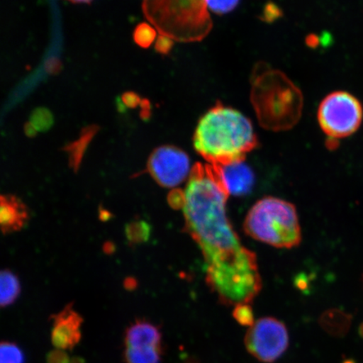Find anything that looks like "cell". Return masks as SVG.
I'll return each instance as SVG.
<instances>
[{"instance_id":"obj_25","label":"cell","mask_w":363,"mask_h":363,"mask_svg":"<svg viewBox=\"0 0 363 363\" xmlns=\"http://www.w3.org/2000/svg\"><path fill=\"white\" fill-rule=\"evenodd\" d=\"M69 1L76 4H88L93 1V0H69Z\"/></svg>"},{"instance_id":"obj_23","label":"cell","mask_w":363,"mask_h":363,"mask_svg":"<svg viewBox=\"0 0 363 363\" xmlns=\"http://www.w3.org/2000/svg\"><path fill=\"white\" fill-rule=\"evenodd\" d=\"M140 98L134 93H126L121 96V106L125 108H135L140 103Z\"/></svg>"},{"instance_id":"obj_6","label":"cell","mask_w":363,"mask_h":363,"mask_svg":"<svg viewBox=\"0 0 363 363\" xmlns=\"http://www.w3.org/2000/svg\"><path fill=\"white\" fill-rule=\"evenodd\" d=\"M249 354L257 360L272 363L287 351L289 344L288 329L282 321L272 317L257 320L249 328L244 339Z\"/></svg>"},{"instance_id":"obj_19","label":"cell","mask_w":363,"mask_h":363,"mask_svg":"<svg viewBox=\"0 0 363 363\" xmlns=\"http://www.w3.org/2000/svg\"><path fill=\"white\" fill-rule=\"evenodd\" d=\"M240 0H203L204 7L215 13H228L238 7Z\"/></svg>"},{"instance_id":"obj_11","label":"cell","mask_w":363,"mask_h":363,"mask_svg":"<svg viewBox=\"0 0 363 363\" xmlns=\"http://www.w3.org/2000/svg\"><path fill=\"white\" fill-rule=\"evenodd\" d=\"M26 204L13 195H2L0 206V225L4 234L20 230L28 220Z\"/></svg>"},{"instance_id":"obj_4","label":"cell","mask_w":363,"mask_h":363,"mask_svg":"<svg viewBox=\"0 0 363 363\" xmlns=\"http://www.w3.org/2000/svg\"><path fill=\"white\" fill-rule=\"evenodd\" d=\"M243 228L250 238L277 248L298 247L302 240L296 208L275 197H264L254 204Z\"/></svg>"},{"instance_id":"obj_22","label":"cell","mask_w":363,"mask_h":363,"mask_svg":"<svg viewBox=\"0 0 363 363\" xmlns=\"http://www.w3.org/2000/svg\"><path fill=\"white\" fill-rule=\"evenodd\" d=\"M169 202L172 207L183 208L184 204V192L179 189L172 191L169 196Z\"/></svg>"},{"instance_id":"obj_17","label":"cell","mask_w":363,"mask_h":363,"mask_svg":"<svg viewBox=\"0 0 363 363\" xmlns=\"http://www.w3.org/2000/svg\"><path fill=\"white\" fill-rule=\"evenodd\" d=\"M25 355L16 343L3 342L0 347V363H24Z\"/></svg>"},{"instance_id":"obj_10","label":"cell","mask_w":363,"mask_h":363,"mask_svg":"<svg viewBox=\"0 0 363 363\" xmlns=\"http://www.w3.org/2000/svg\"><path fill=\"white\" fill-rule=\"evenodd\" d=\"M125 348L135 350H163L162 335L156 325L147 320H136L125 330Z\"/></svg>"},{"instance_id":"obj_16","label":"cell","mask_w":363,"mask_h":363,"mask_svg":"<svg viewBox=\"0 0 363 363\" xmlns=\"http://www.w3.org/2000/svg\"><path fill=\"white\" fill-rule=\"evenodd\" d=\"M163 350L140 351L125 348L124 359L126 363H160Z\"/></svg>"},{"instance_id":"obj_14","label":"cell","mask_w":363,"mask_h":363,"mask_svg":"<svg viewBox=\"0 0 363 363\" xmlns=\"http://www.w3.org/2000/svg\"><path fill=\"white\" fill-rule=\"evenodd\" d=\"M53 124V116L47 108H40L35 110L30 116V121L26 124L27 135L33 136L38 131H45L51 128Z\"/></svg>"},{"instance_id":"obj_2","label":"cell","mask_w":363,"mask_h":363,"mask_svg":"<svg viewBox=\"0 0 363 363\" xmlns=\"http://www.w3.org/2000/svg\"><path fill=\"white\" fill-rule=\"evenodd\" d=\"M194 147L211 165L243 161L257 147L252 122L233 108L217 104L199 120Z\"/></svg>"},{"instance_id":"obj_1","label":"cell","mask_w":363,"mask_h":363,"mask_svg":"<svg viewBox=\"0 0 363 363\" xmlns=\"http://www.w3.org/2000/svg\"><path fill=\"white\" fill-rule=\"evenodd\" d=\"M184 192V230L201 250L208 287L222 305L252 303L262 286L257 256L227 217L229 194L214 167L195 164Z\"/></svg>"},{"instance_id":"obj_13","label":"cell","mask_w":363,"mask_h":363,"mask_svg":"<svg viewBox=\"0 0 363 363\" xmlns=\"http://www.w3.org/2000/svg\"><path fill=\"white\" fill-rule=\"evenodd\" d=\"M94 128H88L84 131L83 135L80 136L79 140L67 146L66 150L68 159H69V165L75 172L79 170L82 158L84 157L89 143L94 138Z\"/></svg>"},{"instance_id":"obj_21","label":"cell","mask_w":363,"mask_h":363,"mask_svg":"<svg viewBox=\"0 0 363 363\" xmlns=\"http://www.w3.org/2000/svg\"><path fill=\"white\" fill-rule=\"evenodd\" d=\"M71 361L67 353L60 349H56L48 355V363H71Z\"/></svg>"},{"instance_id":"obj_7","label":"cell","mask_w":363,"mask_h":363,"mask_svg":"<svg viewBox=\"0 0 363 363\" xmlns=\"http://www.w3.org/2000/svg\"><path fill=\"white\" fill-rule=\"evenodd\" d=\"M147 169L158 184L170 189L189 178L192 171L187 153L174 146L154 150L148 159Z\"/></svg>"},{"instance_id":"obj_12","label":"cell","mask_w":363,"mask_h":363,"mask_svg":"<svg viewBox=\"0 0 363 363\" xmlns=\"http://www.w3.org/2000/svg\"><path fill=\"white\" fill-rule=\"evenodd\" d=\"M0 303L2 307L12 305L19 298L21 283L17 276L10 270H3L0 276Z\"/></svg>"},{"instance_id":"obj_3","label":"cell","mask_w":363,"mask_h":363,"mask_svg":"<svg viewBox=\"0 0 363 363\" xmlns=\"http://www.w3.org/2000/svg\"><path fill=\"white\" fill-rule=\"evenodd\" d=\"M260 74L254 80L252 99L261 125L272 130L291 128L301 116V94L281 72Z\"/></svg>"},{"instance_id":"obj_15","label":"cell","mask_w":363,"mask_h":363,"mask_svg":"<svg viewBox=\"0 0 363 363\" xmlns=\"http://www.w3.org/2000/svg\"><path fill=\"white\" fill-rule=\"evenodd\" d=\"M151 230L148 222L135 220L126 225L125 235L130 243L140 244L147 242Z\"/></svg>"},{"instance_id":"obj_8","label":"cell","mask_w":363,"mask_h":363,"mask_svg":"<svg viewBox=\"0 0 363 363\" xmlns=\"http://www.w3.org/2000/svg\"><path fill=\"white\" fill-rule=\"evenodd\" d=\"M83 318L74 310L72 305L67 306L58 314L53 316L52 342L60 350H72L82 338Z\"/></svg>"},{"instance_id":"obj_18","label":"cell","mask_w":363,"mask_h":363,"mask_svg":"<svg viewBox=\"0 0 363 363\" xmlns=\"http://www.w3.org/2000/svg\"><path fill=\"white\" fill-rule=\"evenodd\" d=\"M156 30L151 26L143 23L136 26L134 31V40L140 48H147L156 39Z\"/></svg>"},{"instance_id":"obj_26","label":"cell","mask_w":363,"mask_h":363,"mask_svg":"<svg viewBox=\"0 0 363 363\" xmlns=\"http://www.w3.org/2000/svg\"><path fill=\"white\" fill-rule=\"evenodd\" d=\"M71 363H84V361L81 357H76L72 358Z\"/></svg>"},{"instance_id":"obj_20","label":"cell","mask_w":363,"mask_h":363,"mask_svg":"<svg viewBox=\"0 0 363 363\" xmlns=\"http://www.w3.org/2000/svg\"><path fill=\"white\" fill-rule=\"evenodd\" d=\"M233 317L240 325L251 328L255 323L252 308L249 303H242L235 307Z\"/></svg>"},{"instance_id":"obj_24","label":"cell","mask_w":363,"mask_h":363,"mask_svg":"<svg viewBox=\"0 0 363 363\" xmlns=\"http://www.w3.org/2000/svg\"><path fill=\"white\" fill-rule=\"evenodd\" d=\"M172 44L169 38H165V36H160L157 40L155 48L158 52L167 53L172 48Z\"/></svg>"},{"instance_id":"obj_5","label":"cell","mask_w":363,"mask_h":363,"mask_svg":"<svg viewBox=\"0 0 363 363\" xmlns=\"http://www.w3.org/2000/svg\"><path fill=\"white\" fill-rule=\"evenodd\" d=\"M317 118L320 128L329 138L342 139L359 128L363 119L362 106L352 94L335 91L321 101Z\"/></svg>"},{"instance_id":"obj_9","label":"cell","mask_w":363,"mask_h":363,"mask_svg":"<svg viewBox=\"0 0 363 363\" xmlns=\"http://www.w3.org/2000/svg\"><path fill=\"white\" fill-rule=\"evenodd\" d=\"M211 166L229 195L244 196L252 191L255 184V174L245 160Z\"/></svg>"}]
</instances>
